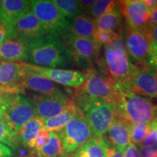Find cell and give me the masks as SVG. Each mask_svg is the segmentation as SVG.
Listing matches in <instances>:
<instances>
[{
  "label": "cell",
  "instance_id": "8992f818",
  "mask_svg": "<svg viewBox=\"0 0 157 157\" xmlns=\"http://www.w3.org/2000/svg\"><path fill=\"white\" fill-rule=\"evenodd\" d=\"M57 134L63 146L61 157H70L71 154L93 137L89 124L78 112Z\"/></svg>",
  "mask_w": 157,
  "mask_h": 157
},
{
  "label": "cell",
  "instance_id": "d590c367",
  "mask_svg": "<svg viewBox=\"0 0 157 157\" xmlns=\"http://www.w3.org/2000/svg\"><path fill=\"white\" fill-rule=\"evenodd\" d=\"M138 148L140 157H157V144L147 147L138 146Z\"/></svg>",
  "mask_w": 157,
  "mask_h": 157
},
{
  "label": "cell",
  "instance_id": "5b68a950",
  "mask_svg": "<svg viewBox=\"0 0 157 157\" xmlns=\"http://www.w3.org/2000/svg\"><path fill=\"white\" fill-rule=\"evenodd\" d=\"M32 12L46 34L60 35L70 30V22L65 17L52 0L31 1Z\"/></svg>",
  "mask_w": 157,
  "mask_h": 157
},
{
  "label": "cell",
  "instance_id": "74e56055",
  "mask_svg": "<svg viewBox=\"0 0 157 157\" xmlns=\"http://www.w3.org/2000/svg\"><path fill=\"white\" fill-rule=\"evenodd\" d=\"M146 34L148 35L150 42L157 45V24L149 25L147 28Z\"/></svg>",
  "mask_w": 157,
  "mask_h": 157
},
{
  "label": "cell",
  "instance_id": "836d02e7",
  "mask_svg": "<svg viewBox=\"0 0 157 157\" xmlns=\"http://www.w3.org/2000/svg\"><path fill=\"white\" fill-rule=\"evenodd\" d=\"M16 36L14 27L0 21V45L11 37Z\"/></svg>",
  "mask_w": 157,
  "mask_h": 157
},
{
  "label": "cell",
  "instance_id": "ab89813d",
  "mask_svg": "<svg viewBox=\"0 0 157 157\" xmlns=\"http://www.w3.org/2000/svg\"><path fill=\"white\" fill-rule=\"evenodd\" d=\"M95 2V0H81V1H78V5H79L82 12L84 13H89L90 9L93 7Z\"/></svg>",
  "mask_w": 157,
  "mask_h": 157
},
{
  "label": "cell",
  "instance_id": "d6986e66",
  "mask_svg": "<svg viewBox=\"0 0 157 157\" xmlns=\"http://www.w3.org/2000/svg\"><path fill=\"white\" fill-rule=\"evenodd\" d=\"M20 87L23 90H29L42 95H52L63 92L58 84L48 78L26 73L21 79Z\"/></svg>",
  "mask_w": 157,
  "mask_h": 157
},
{
  "label": "cell",
  "instance_id": "6da1fadb",
  "mask_svg": "<svg viewBox=\"0 0 157 157\" xmlns=\"http://www.w3.org/2000/svg\"><path fill=\"white\" fill-rule=\"evenodd\" d=\"M113 102L116 117L129 124L157 120V105L132 91L128 82H115Z\"/></svg>",
  "mask_w": 157,
  "mask_h": 157
},
{
  "label": "cell",
  "instance_id": "ba28073f",
  "mask_svg": "<svg viewBox=\"0 0 157 157\" xmlns=\"http://www.w3.org/2000/svg\"><path fill=\"white\" fill-rule=\"evenodd\" d=\"M22 66L25 73L48 78L56 84L71 87H80L86 79V74L75 70L44 68L27 63H22Z\"/></svg>",
  "mask_w": 157,
  "mask_h": 157
},
{
  "label": "cell",
  "instance_id": "8d00e7d4",
  "mask_svg": "<svg viewBox=\"0 0 157 157\" xmlns=\"http://www.w3.org/2000/svg\"><path fill=\"white\" fill-rule=\"evenodd\" d=\"M149 64L157 71V45L150 42L149 44Z\"/></svg>",
  "mask_w": 157,
  "mask_h": 157
},
{
  "label": "cell",
  "instance_id": "603a6c76",
  "mask_svg": "<svg viewBox=\"0 0 157 157\" xmlns=\"http://www.w3.org/2000/svg\"><path fill=\"white\" fill-rule=\"evenodd\" d=\"M44 129V119L39 116L27 121L19 132L20 143L25 148L34 150L35 139L42 129Z\"/></svg>",
  "mask_w": 157,
  "mask_h": 157
},
{
  "label": "cell",
  "instance_id": "484cf974",
  "mask_svg": "<svg viewBox=\"0 0 157 157\" xmlns=\"http://www.w3.org/2000/svg\"><path fill=\"white\" fill-rule=\"evenodd\" d=\"M0 143L13 150H16L21 143L19 134L10 126L3 117L0 118Z\"/></svg>",
  "mask_w": 157,
  "mask_h": 157
},
{
  "label": "cell",
  "instance_id": "4fadbf2b",
  "mask_svg": "<svg viewBox=\"0 0 157 157\" xmlns=\"http://www.w3.org/2000/svg\"><path fill=\"white\" fill-rule=\"evenodd\" d=\"M122 16L129 28L146 33L148 26L149 14L146 6L141 0L119 2Z\"/></svg>",
  "mask_w": 157,
  "mask_h": 157
},
{
  "label": "cell",
  "instance_id": "9c48e42d",
  "mask_svg": "<svg viewBox=\"0 0 157 157\" xmlns=\"http://www.w3.org/2000/svg\"><path fill=\"white\" fill-rule=\"evenodd\" d=\"M30 99L34 105L36 116L44 119L60 114L74 103L73 98L68 97L63 92L52 95L34 94Z\"/></svg>",
  "mask_w": 157,
  "mask_h": 157
},
{
  "label": "cell",
  "instance_id": "f546056e",
  "mask_svg": "<svg viewBox=\"0 0 157 157\" xmlns=\"http://www.w3.org/2000/svg\"><path fill=\"white\" fill-rule=\"evenodd\" d=\"M118 2L111 1V0H98L96 1L95 5L93 6L89 12L90 16L93 18L98 19L103 16L108 12L111 10L116 7Z\"/></svg>",
  "mask_w": 157,
  "mask_h": 157
},
{
  "label": "cell",
  "instance_id": "8fae6325",
  "mask_svg": "<svg viewBox=\"0 0 157 157\" xmlns=\"http://www.w3.org/2000/svg\"><path fill=\"white\" fill-rule=\"evenodd\" d=\"M36 116V109L30 98L17 94L3 117L19 134L23 125Z\"/></svg>",
  "mask_w": 157,
  "mask_h": 157
},
{
  "label": "cell",
  "instance_id": "5bb4252c",
  "mask_svg": "<svg viewBox=\"0 0 157 157\" xmlns=\"http://www.w3.org/2000/svg\"><path fill=\"white\" fill-rule=\"evenodd\" d=\"M126 46L129 56L140 64H149V44L150 40L146 33L126 28Z\"/></svg>",
  "mask_w": 157,
  "mask_h": 157
},
{
  "label": "cell",
  "instance_id": "ffe728a7",
  "mask_svg": "<svg viewBox=\"0 0 157 157\" xmlns=\"http://www.w3.org/2000/svg\"><path fill=\"white\" fill-rule=\"evenodd\" d=\"M24 74L22 63L0 62V85L23 91L20 83Z\"/></svg>",
  "mask_w": 157,
  "mask_h": 157
},
{
  "label": "cell",
  "instance_id": "b9f144b4",
  "mask_svg": "<svg viewBox=\"0 0 157 157\" xmlns=\"http://www.w3.org/2000/svg\"><path fill=\"white\" fill-rule=\"evenodd\" d=\"M107 157H124V152L120 151L108 145Z\"/></svg>",
  "mask_w": 157,
  "mask_h": 157
},
{
  "label": "cell",
  "instance_id": "4316f807",
  "mask_svg": "<svg viewBox=\"0 0 157 157\" xmlns=\"http://www.w3.org/2000/svg\"><path fill=\"white\" fill-rule=\"evenodd\" d=\"M61 141L56 132H50V141L36 151L37 157H61L63 156Z\"/></svg>",
  "mask_w": 157,
  "mask_h": 157
},
{
  "label": "cell",
  "instance_id": "30bf717a",
  "mask_svg": "<svg viewBox=\"0 0 157 157\" xmlns=\"http://www.w3.org/2000/svg\"><path fill=\"white\" fill-rule=\"evenodd\" d=\"M129 85L135 93L148 99L157 97V71L150 64L135 65Z\"/></svg>",
  "mask_w": 157,
  "mask_h": 157
},
{
  "label": "cell",
  "instance_id": "7402d4cb",
  "mask_svg": "<svg viewBox=\"0 0 157 157\" xmlns=\"http://www.w3.org/2000/svg\"><path fill=\"white\" fill-rule=\"evenodd\" d=\"M108 144L103 137H93L70 157H107Z\"/></svg>",
  "mask_w": 157,
  "mask_h": 157
},
{
  "label": "cell",
  "instance_id": "e575fe53",
  "mask_svg": "<svg viewBox=\"0 0 157 157\" xmlns=\"http://www.w3.org/2000/svg\"><path fill=\"white\" fill-rule=\"evenodd\" d=\"M49 141H50V132L44 128L39 132L35 139L34 150L37 151L42 147H44L45 145L48 144Z\"/></svg>",
  "mask_w": 157,
  "mask_h": 157
},
{
  "label": "cell",
  "instance_id": "e0dca14e",
  "mask_svg": "<svg viewBox=\"0 0 157 157\" xmlns=\"http://www.w3.org/2000/svg\"><path fill=\"white\" fill-rule=\"evenodd\" d=\"M14 30L16 36L23 37L29 41L46 34L38 19L30 10L17 20Z\"/></svg>",
  "mask_w": 157,
  "mask_h": 157
},
{
  "label": "cell",
  "instance_id": "7bdbcfd3",
  "mask_svg": "<svg viewBox=\"0 0 157 157\" xmlns=\"http://www.w3.org/2000/svg\"><path fill=\"white\" fill-rule=\"evenodd\" d=\"M23 90L17 89V88H12L9 87H5V86L0 85V93H12L15 94H21L23 93Z\"/></svg>",
  "mask_w": 157,
  "mask_h": 157
},
{
  "label": "cell",
  "instance_id": "f1b7e54d",
  "mask_svg": "<svg viewBox=\"0 0 157 157\" xmlns=\"http://www.w3.org/2000/svg\"><path fill=\"white\" fill-rule=\"evenodd\" d=\"M151 129V123L135 124L129 125V136L130 143L139 145L147 136Z\"/></svg>",
  "mask_w": 157,
  "mask_h": 157
},
{
  "label": "cell",
  "instance_id": "bcb514c9",
  "mask_svg": "<svg viewBox=\"0 0 157 157\" xmlns=\"http://www.w3.org/2000/svg\"><path fill=\"white\" fill-rule=\"evenodd\" d=\"M2 2H3V0H0V5H2Z\"/></svg>",
  "mask_w": 157,
  "mask_h": 157
},
{
  "label": "cell",
  "instance_id": "7dc6e473",
  "mask_svg": "<svg viewBox=\"0 0 157 157\" xmlns=\"http://www.w3.org/2000/svg\"><path fill=\"white\" fill-rule=\"evenodd\" d=\"M21 157H32V156H21Z\"/></svg>",
  "mask_w": 157,
  "mask_h": 157
},
{
  "label": "cell",
  "instance_id": "4dcf8cb0",
  "mask_svg": "<svg viewBox=\"0 0 157 157\" xmlns=\"http://www.w3.org/2000/svg\"><path fill=\"white\" fill-rule=\"evenodd\" d=\"M118 36H119V32L116 31H96L95 34V40L101 45H107L114 42Z\"/></svg>",
  "mask_w": 157,
  "mask_h": 157
},
{
  "label": "cell",
  "instance_id": "7c38bea8",
  "mask_svg": "<svg viewBox=\"0 0 157 157\" xmlns=\"http://www.w3.org/2000/svg\"><path fill=\"white\" fill-rule=\"evenodd\" d=\"M59 36H60L63 42L72 52L75 61L82 60L90 63L95 60L99 54L101 44L95 40L77 36L68 31Z\"/></svg>",
  "mask_w": 157,
  "mask_h": 157
},
{
  "label": "cell",
  "instance_id": "ee69618b",
  "mask_svg": "<svg viewBox=\"0 0 157 157\" xmlns=\"http://www.w3.org/2000/svg\"><path fill=\"white\" fill-rule=\"evenodd\" d=\"M154 24H157V6L150 11V14H149L148 25Z\"/></svg>",
  "mask_w": 157,
  "mask_h": 157
},
{
  "label": "cell",
  "instance_id": "1f68e13d",
  "mask_svg": "<svg viewBox=\"0 0 157 157\" xmlns=\"http://www.w3.org/2000/svg\"><path fill=\"white\" fill-rule=\"evenodd\" d=\"M157 143V120L151 122L150 132L145 137L144 140L141 142L138 146L147 147L156 145Z\"/></svg>",
  "mask_w": 157,
  "mask_h": 157
},
{
  "label": "cell",
  "instance_id": "7a4b0ae2",
  "mask_svg": "<svg viewBox=\"0 0 157 157\" xmlns=\"http://www.w3.org/2000/svg\"><path fill=\"white\" fill-rule=\"evenodd\" d=\"M27 61L41 67L64 69L71 66L75 58L58 35L44 34L29 41Z\"/></svg>",
  "mask_w": 157,
  "mask_h": 157
},
{
  "label": "cell",
  "instance_id": "ac0fdd59",
  "mask_svg": "<svg viewBox=\"0 0 157 157\" xmlns=\"http://www.w3.org/2000/svg\"><path fill=\"white\" fill-rule=\"evenodd\" d=\"M31 1L4 0L0 5V21L14 27L17 21L30 10Z\"/></svg>",
  "mask_w": 157,
  "mask_h": 157
},
{
  "label": "cell",
  "instance_id": "f35d334b",
  "mask_svg": "<svg viewBox=\"0 0 157 157\" xmlns=\"http://www.w3.org/2000/svg\"><path fill=\"white\" fill-rule=\"evenodd\" d=\"M124 157H140L137 146L130 143L125 149Z\"/></svg>",
  "mask_w": 157,
  "mask_h": 157
},
{
  "label": "cell",
  "instance_id": "cb8c5ba5",
  "mask_svg": "<svg viewBox=\"0 0 157 157\" xmlns=\"http://www.w3.org/2000/svg\"><path fill=\"white\" fill-rule=\"evenodd\" d=\"M122 22V14H121L120 6L119 2L115 7L95 20V25L96 31H115L120 26Z\"/></svg>",
  "mask_w": 157,
  "mask_h": 157
},
{
  "label": "cell",
  "instance_id": "d4e9b609",
  "mask_svg": "<svg viewBox=\"0 0 157 157\" xmlns=\"http://www.w3.org/2000/svg\"><path fill=\"white\" fill-rule=\"evenodd\" d=\"M77 108L75 103L65 110L60 114L50 119H44V128L49 132H58L66 126L72 118L78 113Z\"/></svg>",
  "mask_w": 157,
  "mask_h": 157
},
{
  "label": "cell",
  "instance_id": "f6af8a7d",
  "mask_svg": "<svg viewBox=\"0 0 157 157\" xmlns=\"http://www.w3.org/2000/svg\"><path fill=\"white\" fill-rule=\"evenodd\" d=\"M143 2L149 11L152 10L157 6V0H143Z\"/></svg>",
  "mask_w": 157,
  "mask_h": 157
},
{
  "label": "cell",
  "instance_id": "83f0119b",
  "mask_svg": "<svg viewBox=\"0 0 157 157\" xmlns=\"http://www.w3.org/2000/svg\"><path fill=\"white\" fill-rule=\"evenodd\" d=\"M56 7L59 9L63 15L68 20L71 21L78 13H80L78 1L75 0H52Z\"/></svg>",
  "mask_w": 157,
  "mask_h": 157
},
{
  "label": "cell",
  "instance_id": "9a60e30c",
  "mask_svg": "<svg viewBox=\"0 0 157 157\" xmlns=\"http://www.w3.org/2000/svg\"><path fill=\"white\" fill-rule=\"evenodd\" d=\"M29 40L23 37H11L0 45V62L24 63L27 61Z\"/></svg>",
  "mask_w": 157,
  "mask_h": 157
},
{
  "label": "cell",
  "instance_id": "2e32d148",
  "mask_svg": "<svg viewBox=\"0 0 157 157\" xmlns=\"http://www.w3.org/2000/svg\"><path fill=\"white\" fill-rule=\"evenodd\" d=\"M129 125L126 121L116 117L106 133L103 136L104 140L109 146L124 152L127 147L130 144Z\"/></svg>",
  "mask_w": 157,
  "mask_h": 157
},
{
  "label": "cell",
  "instance_id": "44dd1931",
  "mask_svg": "<svg viewBox=\"0 0 157 157\" xmlns=\"http://www.w3.org/2000/svg\"><path fill=\"white\" fill-rule=\"evenodd\" d=\"M68 32L82 38L95 40L96 32L95 19L83 12H80L70 21V30Z\"/></svg>",
  "mask_w": 157,
  "mask_h": 157
},
{
  "label": "cell",
  "instance_id": "d6a6232c",
  "mask_svg": "<svg viewBox=\"0 0 157 157\" xmlns=\"http://www.w3.org/2000/svg\"><path fill=\"white\" fill-rule=\"evenodd\" d=\"M16 95L17 94L12 93H0V118L5 114L6 111Z\"/></svg>",
  "mask_w": 157,
  "mask_h": 157
},
{
  "label": "cell",
  "instance_id": "3957f363",
  "mask_svg": "<svg viewBox=\"0 0 157 157\" xmlns=\"http://www.w3.org/2000/svg\"><path fill=\"white\" fill-rule=\"evenodd\" d=\"M72 98L78 113L89 124L93 137H103L116 117L113 102L90 98L77 92Z\"/></svg>",
  "mask_w": 157,
  "mask_h": 157
},
{
  "label": "cell",
  "instance_id": "52a82bcc",
  "mask_svg": "<svg viewBox=\"0 0 157 157\" xmlns=\"http://www.w3.org/2000/svg\"><path fill=\"white\" fill-rule=\"evenodd\" d=\"M114 81L103 71L91 69L86 73L84 84L76 92L93 98L113 101Z\"/></svg>",
  "mask_w": 157,
  "mask_h": 157
},
{
  "label": "cell",
  "instance_id": "277c9868",
  "mask_svg": "<svg viewBox=\"0 0 157 157\" xmlns=\"http://www.w3.org/2000/svg\"><path fill=\"white\" fill-rule=\"evenodd\" d=\"M101 63L103 71L115 82H129L130 80L135 65L129 59L126 38L121 29L114 42L105 45Z\"/></svg>",
  "mask_w": 157,
  "mask_h": 157
},
{
  "label": "cell",
  "instance_id": "60d3db41",
  "mask_svg": "<svg viewBox=\"0 0 157 157\" xmlns=\"http://www.w3.org/2000/svg\"><path fill=\"white\" fill-rule=\"evenodd\" d=\"M13 156V151L8 146L0 143V157H12Z\"/></svg>",
  "mask_w": 157,
  "mask_h": 157
}]
</instances>
